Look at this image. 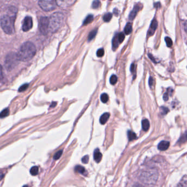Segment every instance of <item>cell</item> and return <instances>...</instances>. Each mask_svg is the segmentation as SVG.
Here are the masks:
<instances>
[{"mask_svg":"<svg viewBox=\"0 0 187 187\" xmlns=\"http://www.w3.org/2000/svg\"><path fill=\"white\" fill-rule=\"evenodd\" d=\"M81 161H82V162L84 163V164H87L89 161V156L85 155V156H83L81 159Z\"/></svg>","mask_w":187,"mask_h":187,"instance_id":"e575fe53","label":"cell"},{"mask_svg":"<svg viewBox=\"0 0 187 187\" xmlns=\"http://www.w3.org/2000/svg\"><path fill=\"white\" fill-rule=\"evenodd\" d=\"M170 146V142L169 141H162L159 143L158 148L160 151H166L169 148Z\"/></svg>","mask_w":187,"mask_h":187,"instance_id":"8fae6325","label":"cell"},{"mask_svg":"<svg viewBox=\"0 0 187 187\" xmlns=\"http://www.w3.org/2000/svg\"><path fill=\"white\" fill-rule=\"evenodd\" d=\"M140 9V7L138 6V4H136V6H135L132 11L130 13L129 17L130 20H132L133 19H134V18L136 17L137 13L139 11Z\"/></svg>","mask_w":187,"mask_h":187,"instance_id":"7c38bea8","label":"cell"},{"mask_svg":"<svg viewBox=\"0 0 187 187\" xmlns=\"http://www.w3.org/2000/svg\"><path fill=\"white\" fill-rule=\"evenodd\" d=\"M94 19V17L93 15L90 14L89 16H87V17L85 18V19L83 21V25H88V24L92 22V21Z\"/></svg>","mask_w":187,"mask_h":187,"instance_id":"ffe728a7","label":"cell"},{"mask_svg":"<svg viewBox=\"0 0 187 187\" xmlns=\"http://www.w3.org/2000/svg\"><path fill=\"white\" fill-rule=\"evenodd\" d=\"M110 83L112 85H114L115 84L117 83V80H118V78L117 77V76L114 75V74H113V75H112L111 78H110Z\"/></svg>","mask_w":187,"mask_h":187,"instance_id":"4316f807","label":"cell"},{"mask_svg":"<svg viewBox=\"0 0 187 187\" xmlns=\"http://www.w3.org/2000/svg\"><path fill=\"white\" fill-rule=\"evenodd\" d=\"M142 129L144 131H148L149 128V126H150V124H149L148 120H147L146 119H143L142 122Z\"/></svg>","mask_w":187,"mask_h":187,"instance_id":"ac0fdd59","label":"cell"},{"mask_svg":"<svg viewBox=\"0 0 187 187\" xmlns=\"http://www.w3.org/2000/svg\"><path fill=\"white\" fill-rule=\"evenodd\" d=\"M9 114V109L8 108H6L3 110L1 113H0V118H4L7 116H8Z\"/></svg>","mask_w":187,"mask_h":187,"instance_id":"484cf974","label":"cell"},{"mask_svg":"<svg viewBox=\"0 0 187 187\" xmlns=\"http://www.w3.org/2000/svg\"><path fill=\"white\" fill-rule=\"evenodd\" d=\"M100 99H101V101L104 103H106L108 102V99H109V97H108V95L106 94V93H103L101 95V97H100Z\"/></svg>","mask_w":187,"mask_h":187,"instance_id":"603a6c76","label":"cell"},{"mask_svg":"<svg viewBox=\"0 0 187 187\" xmlns=\"http://www.w3.org/2000/svg\"><path fill=\"white\" fill-rule=\"evenodd\" d=\"M39 4L42 9L46 12L54 10L57 5L56 0H40Z\"/></svg>","mask_w":187,"mask_h":187,"instance_id":"8992f818","label":"cell"},{"mask_svg":"<svg viewBox=\"0 0 187 187\" xmlns=\"http://www.w3.org/2000/svg\"><path fill=\"white\" fill-rule=\"evenodd\" d=\"M182 138H183V142L185 141H186V140H187V131H186L185 135L183 136V137Z\"/></svg>","mask_w":187,"mask_h":187,"instance_id":"ab89813d","label":"cell"},{"mask_svg":"<svg viewBox=\"0 0 187 187\" xmlns=\"http://www.w3.org/2000/svg\"><path fill=\"white\" fill-rule=\"evenodd\" d=\"M62 154H63V151L62 150H60V151H58L57 152H56L55 154V155H54V159H55V160L59 159L60 158L61 156L62 155Z\"/></svg>","mask_w":187,"mask_h":187,"instance_id":"4dcf8cb0","label":"cell"},{"mask_svg":"<svg viewBox=\"0 0 187 187\" xmlns=\"http://www.w3.org/2000/svg\"><path fill=\"white\" fill-rule=\"evenodd\" d=\"M128 138L129 141H132L137 138V136L136 133L133 132L132 131H128Z\"/></svg>","mask_w":187,"mask_h":187,"instance_id":"44dd1931","label":"cell"},{"mask_svg":"<svg viewBox=\"0 0 187 187\" xmlns=\"http://www.w3.org/2000/svg\"><path fill=\"white\" fill-rule=\"evenodd\" d=\"M153 82H154L153 78L152 77H149V86L152 87L153 85Z\"/></svg>","mask_w":187,"mask_h":187,"instance_id":"74e56055","label":"cell"},{"mask_svg":"<svg viewBox=\"0 0 187 187\" xmlns=\"http://www.w3.org/2000/svg\"><path fill=\"white\" fill-rule=\"evenodd\" d=\"M165 42L166 43L167 46L168 47H171L172 46V40L170 38V37H166Z\"/></svg>","mask_w":187,"mask_h":187,"instance_id":"1f68e13d","label":"cell"},{"mask_svg":"<svg viewBox=\"0 0 187 187\" xmlns=\"http://www.w3.org/2000/svg\"><path fill=\"white\" fill-rule=\"evenodd\" d=\"M36 53V48L33 43L26 42L21 45L17 53L20 61H28L32 59Z\"/></svg>","mask_w":187,"mask_h":187,"instance_id":"7a4b0ae2","label":"cell"},{"mask_svg":"<svg viewBox=\"0 0 187 187\" xmlns=\"http://www.w3.org/2000/svg\"><path fill=\"white\" fill-rule=\"evenodd\" d=\"M130 70L132 74L135 73V71H136V65L135 64H132L131 65V67H130Z\"/></svg>","mask_w":187,"mask_h":187,"instance_id":"d590c367","label":"cell"},{"mask_svg":"<svg viewBox=\"0 0 187 187\" xmlns=\"http://www.w3.org/2000/svg\"><path fill=\"white\" fill-rule=\"evenodd\" d=\"M158 171L155 168H149L142 172L140 179L141 182L148 187L153 186L158 181Z\"/></svg>","mask_w":187,"mask_h":187,"instance_id":"3957f363","label":"cell"},{"mask_svg":"<svg viewBox=\"0 0 187 187\" xmlns=\"http://www.w3.org/2000/svg\"><path fill=\"white\" fill-rule=\"evenodd\" d=\"M119 44V42L118 38V34H117L115 35L114 38L113 39V40H112V48H113V50H116L117 49Z\"/></svg>","mask_w":187,"mask_h":187,"instance_id":"9a60e30c","label":"cell"},{"mask_svg":"<svg viewBox=\"0 0 187 187\" xmlns=\"http://www.w3.org/2000/svg\"><path fill=\"white\" fill-rule=\"evenodd\" d=\"M133 187H142V186L138 184H136V185H135Z\"/></svg>","mask_w":187,"mask_h":187,"instance_id":"ee69618b","label":"cell"},{"mask_svg":"<svg viewBox=\"0 0 187 187\" xmlns=\"http://www.w3.org/2000/svg\"><path fill=\"white\" fill-rule=\"evenodd\" d=\"M100 6V1L99 0H94L92 3V7L94 9L98 8Z\"/></svg>","mask_w":187,"mask_h":187,"instance_id":"83f0119b","label":"cell"},{"mask_svg":"<svg viewBox=\"0 0 187 187\" xmlns=\"http://www.w3.org/2000/svg\"><path fill=\"white\" fill-rule=\"evenodd\" d=\"M148 56H149V57H150V59L152 60L153 61V62H154V63H156V61H155V59H154V58L153 57V56L151 55V54H149V55H148Z\"/></svg>","mask_w":187,"mask_h":187,"instance_id":"60d3db41","label":"cell"},{"mask_svg":"<svg viewBox=\"0 0 187 187\" xmlns=\"http://www.w3.org/2000/svg\"><path fill=\"white\" fill-rule=\"evenodd\" d=\"M49 18L46 17H42L40 19L39 28L41 32L43 35L47 34L49 31Z\"/></svg>","mask_w":187,"mask_h":187,"instance_id":"52a82bcc","label":"cell"},{"mask_svg":"<svg viewBox=\"0 0 187 187\" xmlns=\"http://www.w3.org/2000/svg\"><path fill=\"white\" fill-rule=\"evenodd\" d=\"M118 38L119 43H122L125 39V35L123 32H121L118 34Z\"/></svg>","mask_w":187,"mask_h":187,"instance_id":"f1b7e54d","label":"cell"},{"mask_svg":"<svg viewBox=\"0 0 187 187\" xmlns=\"http://www.w3.org/2000/svg\"><path fill=\"white\" fill-rule=\"evenodd\" d=\"M22 187H28L27 185H24Z\"/></svg>","mask_w":187,"mask_h":187,"instance_id":"f6af8a7d","label":"cell"},{"mask_svg":"<svg viewBox=\"0 0 187 187\" xmlns=\"http://www.w3.org/2000/svg\"><path fill=\"white\" fill-rule=\"evenodd\" d=\"M56 2L59 7L66 8L71 5L72 0H56Z\"/></svg>","mask_w":187,"mask_h":187,"instance_id":"9c48e42d","label":"cell"},{"mask_svg":"<svg viewBox=\"0 0 187 187\" xmlns=\"http://www.w3.org/2000/svg\"><path fill=\"white\" fill-rule=\"evenodd\" d=\"M56 102H52V103H51V105H50V107H55L56 106Z\"/></svg>","mask_w":187,"mask_h":187,"instance_id":"b9f144b4","label":"cell"},{"mask_svg":"<svg viewBox=\"0 0 187 187\" xmlns=\"http://www.w3.org/2000/svg\"><path fill=\"white\" fill-rule=\"evenodd\" d=\"M114 14H116V16H118V9H114Z\"/></svg>","mask_w":187,"mask_h":187,"instance_id":"7bdbcfd3","label":"cell"},{"mask_svg":"<svg viewBox=\"0 0 187 187\" xmlns=\"http://www.w3.org/2000/svg\"><path fill=\"white\" fill-rule=\"evenodd\" d=\"M97 29L93 30L90 32L89 33V36H88V41H91L93 39H94V37H95L96 33H97Z\"/></svg>","mask_w":187,"mask_h":187,"instance_id":"7402d4cb","label":"cell"},{"mask_svg":"<svg viewBox=\"0 0 187 187\" xmlns=\"http://www.w3.org/2000/svg\"><path fill=\"white\" fill-rule=\"evenodd\" d=\"M28 85L27 84H24V85H22L21 87H20L19 88V91L20 92H24L25 91V90L28 88Z\"/></svg>","mask_w":187,"mask_h":187,"instance_id":"836d02e7","label":"cell"},{"mask_svg":"<svg viewBox=\"0 0 187 187\" xmlns=\"http://www.w3.org/2000/svg\"><path fill=\"white\" fill-rule=\"evenodd\" d=\"M161 114L162 115H165L169 112V109L165 107H161L160 108Z\"/></svg>","mask_w":187,"mask_h":187,"instance_id":"d6a6232c","label":"cell"},{"mask_svg":"<svg viewBox=\"0 0 187 187\" xmlns=\"http://www.w3.org/2000/svg\"><path fill=\"white\" fill-rule=\"evenodd\" d=\"M102 155L99 149H95L94 153V159L96 162H100L102 159Z\"/></svg>","mask_w":187,"mask_h":187,"instance_id":"4fadbf2b","label":"cell"},{"mask_svg":"<svg viewBox=\"0 0 187 187\" xmlns=\"http://www.w3.org/2000/svg\"><path fill=\"white\" fill-rule=\"evenodd\" d=\"M74 171L83 174V175L86 176L87 174V172L85 168L83 166H80V165H77L75 167H74Z\"/></svg>","mask_w":187,"mask_h":187,"instance_id":"2e32d148","label":"cell"},{"mask_svg":"<svg viewBox=\"0 0 187 187\" xmlns=\"http://www.w3.org/2000/svg\"><path fill=\"white\" fill-rule=\"evenodd\" d=\"M184 29L185 31L187 33V21H185L184 23Z\"/></svg>","mask_w":187,"mask_h":187,"instance_id":"f35d334b","label":"cell"},{"mask_svg":"<svg viewBox=\"0 0 187 187\" xmlns=\"http://www.w3.org/2000/svg\"><path fill=\"white\" fill-rule=\"evenodd\" d=\"M104 51L103 48H100L96 52V55L98 57H101L104 55Z\"/></svg>","mask_w":187,"mask_h":187,"instance_id":"f546056e","label":"cell"},{"mask_svg":"<svg viewBox=\"0 0 187 187\" xmlns=\"http://www.w3.org/2000/svg\"><path fill=\"white\" fill-rule=\"evenodd\" d=\"M112 17V14L111 13H108L103 16V19L105 22H109L111 20Z\"/></svg>","mask_w":187,"mask_h":187,"instance_id":"d4e9b609","label":"cell"},{"mask_svg":"<svg viewBox=\"0 0 187 187\" xmlns=\"http://www.w3.org/2000/svg\"><path fill=\"white\" fill-rule=\"evenodd\" d=\"M157 26H158V22H157V21L155 19H154L152 21L150 28H149L148 32V34L149 36H152L154 33L156 29L157 28Z\"/></svg>","mask_w":187,"mask_h":187,"instance_id":"30bf717a","label":"cell"},{"mask_svg":"<svg viewBox=\"0 0 187 187\" xmlns=\"http://www.w3.org/2000/svg\"><path fill=\"white\" fill-rule=\"evenodd\" d=\"M17 10L16 8H13L12 12L9 14L3 15L0 18V25L4 32L8 35L14 33L15 31L14 22L16 19Z\"/></svg>","mask_w":187,"mask_h":187,"instance_id":"6da1fadb","label":"cell"},{"mask_svg":"<svg viewBox=\"0 0 187 187\" xmlns=\"http://www.w3.org/2000/svg\"><path fill=\"white\" fill-rule=\"evenodd\" d=\"M17 54L11 52L6 57L4 61V66L7 71H12L16 67L19 61Z\"/></svg>","mask_w":187,"mask_h":187,"instance_id":"5b68a950","label":"cell"},{"mask_svg":"<svg viewBox=\"0 0 187 187\" xmlns=\"http://www.w3.org/2000/svg\"><path fill=\"white\" fill-rule=\"evenodd\" d=\"M32 25H33V22H32V19L31 17H26L23 21V24H22V30L25 32L29 31L32 28Z\"/></svg>","mask_w":187,"mask_h":187,"instance_id":"ba28073f","label":"cell"},{"mask_svg":"<svg viewBox=\"0 0 187 187\" xmlns=\"http://www.w3.org/2000/svg\"><path fill=\"white\" fill-rule=\"evenodd\" d=\"M109 116H110V114L109 113H104V114H103L100 118V123L102 125L105 124L106 122L108 121Z\"/></svg>","mask_w":187,"mask_h":187,"instance_id":"5bb4252c","label":"cell"},{"mask_svg":"<svg viewBox=\"0 0 187 187\" xmlns=\"http://www.w3.org/2000/svg\"><path fill=\"white\" fill-rule=\"evenodd\" d=\"M169 95L168 92H166L165 93V94L163 96V99L165 101H167L169 99Z\"/></svg>","mask_w":187,"mask_h":187,"instance_id":"8d00e7d4","label":"cell"},{"mask_svg":"<svg viewBox=\"0 0 187 187\" xmlns=\"http://www.w3.org/2000/svg\"><path fill=\"white\" fill-rule=\"evenodd\" d=\"M30 174L32 176H36L39 174V167L37 166H33L30 169Z\"/></svg>","mask_w":187,"mask_h":187,"instance_id":"cb8c5ba5","label":"cell"},{"mask_svg":"<svg viewBox=\"0 0 187 187\" xmlns=\"http://www.w3.org/2000/svg\"><path fill=\"white\" fill-rule=\"evenodd\" d=\"M132 30V25L131 23H128L124 28V32L126 35H129L131 33Z\"/></svg>","mask_w":187,"mask_h":187,"instance_id":"d6986e66","label":"cell"},{"mask_svg":"<svg viewBox=\"0 0 187 187\" xmlns=\"http://www.w3.org/2000/svg\"><path fill=\"white\" fill-rule=\"evenodd\" d=\"M49 30L52 32L56 31L61 27L64 21V15L61 13H55L49 18Z\"/></svg>","mask_w":187,"mask_h":187,"instance_id":"277c9868","label":"cell"},{"mask_svg":"<svg viewBox=\"0 0 187 187\" xmlns=\"http://www.w3.org/2000/svg\"><path fill=\"white\" fill-rule=\"evenodd\" d=\"M177 187H187V175L183 177Z\"/></svg>","mask_w":187,"mask_h":187,"instance_id":"e0dca14e","label":"cell"}]
</instances>
